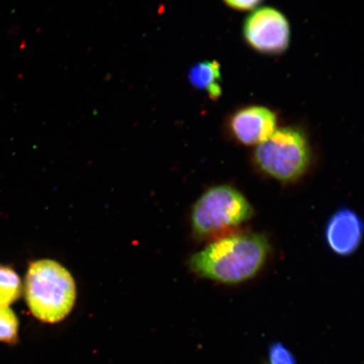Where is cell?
<instances>
[{
  "mask_svg": "<svg viewBox=\"0 0 364 364\" xmlns=\"http://www.w3.org/2000/svg\"><path fill=\"white\" fill-rule=\"evenodd\" d=\"M270 245L265 236L241 234L218 239L191 258L192 270L204 279L237 284L256 276L265 263Z\"/></svg>",
  "mask_w": 364,
  "mask_h": 364,
  "instance_id": "cell-1",
  "label": "cell"
},
{
  "mask_svg": "<svg viewBox=\"0 0 364 364\" xmlns=\"http://www.w3.org/2000/svg\"><path fill=\"white\" fill-rule=\"evenodd\" d=\"M27 306L38 320L63 321L72 311L76 287L70 272L55 261L39 260L31 264L25 282Z\"/></svg>",
  "mask_w": 364,
  "mask_h": 364,
  "instance_id": "cell-2",
  "label": "cell"
},
{
  "mask_svg": "<svg viewBox=\"0 0 364 364\" xmlns=\"http://www.w3.org/2000/svg\"><path fill=\"white\" fill-rule=\"evenodd\" d=\"M257 166L281 181H293L307 171L311 148L301 131L293 127L275 130L270 138L257 145L255 151Z\"/></svg>",
  "mask_w": 364,
  "mask_h": 364,
  "instance_id": "cell-3",
  "label": "cell"
},
{
  "mask_svg": "<svg viewBox=\"0 0 364 364\" xmlns=\"http://www.w3.org/2000/svg\"><path fill=\"white\" fill-rule=\"evenodd\" d=\"M253 215L252 205L238 190L218 186L207 191L196 203L192 225L196 235L206 238L237 227Z\"/></svg>",
  "mask_w": 364,
  "mask_h": 364,
  "instance_id": "cell-4",
  "label": "cell"
},
{
  "mask_svg": "<svg viewBox=\"0 0 364 364\" xmlns=\"http://www.w3.org/2000/svg\"><path fill=\"white\" fill-rule=\"evenodd\" d=\"M244 36L250 47L258 52L282 53L289 44V21L283 14L275 9H257L245 21Z\"/></svg>",
  "mask_w": 364,
  "mask_h": 364,
  "instance_id": "cell-5",
  "label": "cell"
},
{
  "mask_svg": "<svg viewBox=\"0 0 364 364\" xmlns=\"http://www.w3.org/2000/svg\"><path fill=\"white\" fill-rule=\"evenodd\" d=\"M276 114L264 107H248L236 112L230 118V129L240 143L259 145L270 138L276 130Z\"/></svg>",
  "mask_w": 364,
  "mask_h": 364,
  "instance_id": "cell-6",
  "label": "cell"
},
{
  "mask_svg": "<svg viewBox=\"0 0 364 364\" xmlns=\"http://www.w3.org/2000/svg\"><path fill=\"white\" fill-rule=\"evenodd\" d=\"M363 235L360 217L348 208L336 212L326 226L327 244L339 256L347 257L356 252L362 242Z\"/></svg>",
  "mask_w": 364,
  "mask_h": 364,
  "instance_id": "cell-7",
  "label": "cell"
},
{
  "mask_svg": "<svg viewBox=\"0 0 364 364\" xmlns=\"http://www.w3.org/2000/svg\"><path fill=\"white\" fill-rule=\"evenodd\" d=\"M220 65L217 61L197 63L189 71V81L194 87L206 90L209 97L217 99L222 94Z\"/></svg>",
  "mask_w": 364,
  "mask_h": 364,
  "instance_id": "cell-8",
  "label": "cell"
},
{
  "mask_svg": "<svg viewBox=\"0 0 364 364\" xmlns=\"http://www.w3.org/2000/svg\"><path fill=\"white\" fill-rule=\"evenodd\" d=\"M21 294V281L11 267L0 265V306L9 307Z\"/></svg>",
  "mask_w": 364,
  "mask_h": 364,
  "instance_id": "cell-9",
  "label": "cell"
},
{
  "mask_svg": "<svg viewBox=\"0 0 364 364\" xmlns=\"http://www.w3.org/2000/svg\"><path fill=\"white\" fill-rule=\"evenodd\" d=\"M19 321L10 307L0 306V343L14 344L18 339Z\"/></svg>",
  "mask_w": 364,
  "mask_h": 364,
  "instance_id": "cell-10",
  "label": "cell"
},
{
  "mask_svg": "<svg viewBox=\"0 0 364 364\" xmlns=\"http://www.w3.org/2000/svg\"><path fill=\"white\" fill-rule=\"evenodd\" d=\"M267 364H297V361L294 353L284 344L274 343L268 349Z\"/></svg>",
  "mask_w": 364,
  "mask_h": 364,
  "instance_id": "cell-11",
  "label": "cell"
},
{
  "mask_svg": "<svg viewBox=\"0 0 364 364\" xmlns=\"http://www.w3.org/2000/svg\"><path fill=\"white\" fill-rule=\"evenodd\" d=\"M230 7L240 11H249L258 6L262 0H224Z\"/></svg>",
  "mask_w": 364,
  "mask_h": 364,
  "instance_id": "cell-12",
  "label": "cell"
}]
</instances>
